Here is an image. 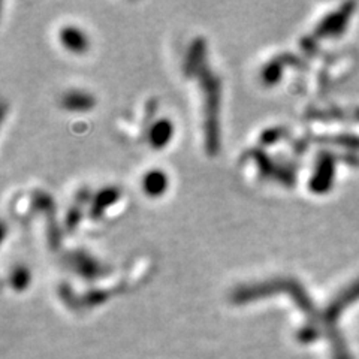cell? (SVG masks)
<instances>
[{"label": "cell", "mask_w": 359, "mask_h": 359, "mask_svg": "<svg viewBox=\"0 0 359 359\" xmlns=\"http://www.w3.org/2000/svg\"><path fill=\"white\" fill-rule=\"evenodd\" d=\"M63 41L67 47H71V50H83L81 47L86 45V41L81 36V33L75 29H67L63 33Z\"/></svg>", "instance_id": "1"}, {"label": "cell", "mask_w": 359, "mask_h": 359, "mask_svg": "<svg viewBox=\"0 0 359 359\" xmlns=\"http://www.w3.org/2000/svg\"><path fill=\"white\" fill-rule=\"evenodd\" d=\"M145 187H147L149 194L156 195V194H161L162 189L165 187V180L159 172H154L151 175L147 177V182H145Z\"/></svg>", "instance_id": "2"}]
</instances>
